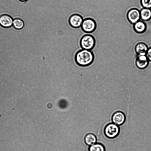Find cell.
Listing matches in <instances>:
<instances>
[{"label":"cell","instance_id":"obj_6","mask_svg":"<svg viewBox=\"0 0 151 151\" xmlns=\"http://www.w3.org/2000/svg\"><path fill=\"white\" fill-rule=\"evenodd\" d=\"M83 20V17L80 15L75 14L70 16L68 22L71 27L77 28L81 27Z\"/></svg>","mask_w":151,"mask_h":151},{"label":"cell","instance_id":"obj_15","mask_svg":"<svg viewBox=\"0 0 151 151\" xmlns=\"http://www.w3.org/2000/svg\"><path fill=\"white\" fill-rule=\"evenodd\" d=\"M13 25L15 28L19 29H22L23 27L24 23L22 19L19 18H17L14 20Z\"/></svg>","mask_w":151,"mask_h":151},{"label":"cell","instance_id":"obj_5","mask_svg":"<svg viewBox=\"0 0 151 151\" xmlns=\"http://www.w3.org/2000/svg\"><path fill=\"white\" fill-rule=\"evenodd\" d=\"M127 17L129 22L134 24L140 19V11L136 8L131 9L128 12Z\"/></svg>","mask_w":151,"mask_h":151},{"label":"cell","instance_id":"obj_18","mask_svg":"<svg viewBox=\"0 0 151 151\" xmlns=\"http://www.w3.org/2000/svg\"><path fill=\"white\" fill-rule=\"evenodd\" d=\"M19 0L20 1H27V0Z\"/></svg>","mask_w":151,"mask_h":151},{"label":"cell","instance_id":"obj_4","mask_svg":"<svg viewBox=\"0 0 151 151\" xmlns=\"http://www.w3.org/2000/svg\"><path fill=\"white\" fill-rule=\"evenodd\" d=\"M81 27L84 32L90 34L96 29V24L93 19L87 18L83 19Z\"/></svg>","mask_w":151,"mask_h":151},{"label":"cell","instance_id":"obj_9","mask_svg":"<svg viewBox=\"0 0 151 151\" xmlns=\"http://www.w3.org/2000/svg\"><path fill=\"white\" fill-rule=\"evenodd\" d=\"M13 20L9 15L4 14L0 16V25L4 28H8L13 24Z\"/></svg>","mask_w":151,"mask_h":151},{"label":"cell","instance_id":"obj_2","mask_svg":"<svg viewBox=\"0 0 151 151\" xmlns=\"http://www.w3.org/2000/svg\"><path fill=\"white\" fill-rule=\"evenodd\" d=\"M96 42L94 37L90 34H87L81 38L80 45L83 49L91 50L94 47Z\"/></svg>","mask_w":151,"mask_h":151},{"label":"cell","instance_id":"obj_8","mask_svg":"<svg viewBox=\"0 0 151 151\" xmlns=\"http://www.w3.org/2000/svg\"><path fill=\"white\" fill-rule=\"evenodd\" d=\"M111 119L113 123L119 126L122 125L124 123L126 117L123 112L117 111L113 114Z\"/></svg>","mask_w":151,"mask_h":151},{"label":"cell","instance_id":"obj_12","mask_svg":"<svg viewBox=\"0 0 151 151\" xmlns=\"http://www.w3.org/2000/svg\"><path fill=\"white\" fill-rule=\"evenodd\" d=\"M140 19L148 21L151 19V9L143 8L140 11Z\"/></svg>","mask_w":151,"mask_h":151},{"label":"cell","instance_id":"obj_13","mask_svg":"<svg viewBox=\"0 0 151 151\" xmlns=\"http://www.w3.org/2000/svg\"><path fill=\"white\" fill-rule=\"evenodd\" d=\"M97 141L96 136L94 134L89 133L87 134L85 138V142L88 145L91 146L96 143Z\"/></svg>","mask_w":151,"mask_h":151},{"label":"cell","instance_id":"obj_11","mask_svg":"<svg viewBox=\"0 0 151 151\" xmlns=\"http://www.w3.org/2000/svg\"><path fill=\"white\" fill-rule=\"evenodd\" d=\"M133 29L137 33L142 34L146 31L147 25L144 22L139 20L134 24Z\"/></svg>","mask_w":151,"mask_h":151},{"label":"cell","instance_id":"obj_3","mask_svg":"<svg viewBox=\"0 0 151 151\" xmlns=\"http://www.w3.org/2000/svg\"><path fill=\"white\" fill-rule=\"evenodd\" d=\"M104 131L105 136L107 138L112 139L118 135L120 129L119 126L112 123L109 124L106 126Z\"/></svg>","mask_w":151,"mask_h":151},{"label":"cell","instance_id":"obj_10","mask_svg":"<svg viewBox=\"0 0 151 151\" xmlns=\"http://www.w3.org/2000/svg\"><path fill=\"white\" fill-rule=\"evenodd\" d=\"M148 48L146 44L143 42L137 43L134 47V50L137 55H146Z\"/></svg>","mask_w":151,"mask_h":151},{"label":"cell","instance_id":"obj_17","mask_svg":"<svg viewBox=\"0 0 151 151\" xmlns=\"http://www.w3.org/2000/svg\"><path fill=\"white\" fill-rule=\"evenodd\" d=\"M146 56L149 61L151 62V47L148 48Z\"/></svg>","mask_w":151,"mask_h":151},{"label":"cell","instance_id":"obj_1","mask_svg":"<svg viewBox=\"0 0 151 151\" xmlns=\"http://www.w3.org/2000/svg\"><path fill=\"white\" fill-rule=\"evenodd\" d=\"M94 59V55L92 51L83 49L76 53L75 57L76 63L82 67H86L91 65Z\"/></svg>","mask_w":151,"mask_h":151},{"label":"cell","instance_id":"obj_14","mask_svg":"<svg viewBox=\"0 0 151 151\" xmlns=\"http://www.w3.org/2000/svg\"><path fill=\"white\" fill-rule=\"evenodd\" d=\"M89 151H105V149L102 144L99 143L95 144L90 146Z\"/></svg>","mask_w":151,"mask_h":151},{"label":"cell","instance_id":"obj_16","mask_svg":"<svg viewBox=\"0 0 151 151\" xmlns=\"http://www.w3.org/2000/svg\"><path fill=\"white\" fill-rule=\"evenodd\" d=\"M140 3L143 8L151 9V0H140Z\"/></svg>","mask_w":151,"mask_h":151},{"label":"cell","instance_id":"obj_7","mask_svg":"<svg viewBox=\"0 0 151 151\" xmlns=\"http://www.w3.org/2000/svg\"><path fill=\"white\" fill-rule=\"evenodd\" d=\"M149 61L146 55H137L135 60V65L140 69H144L148 66Z\"/></svg>","mask_w":151,"mask_h":151}]
</instances>
